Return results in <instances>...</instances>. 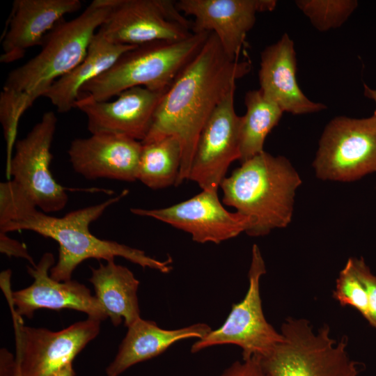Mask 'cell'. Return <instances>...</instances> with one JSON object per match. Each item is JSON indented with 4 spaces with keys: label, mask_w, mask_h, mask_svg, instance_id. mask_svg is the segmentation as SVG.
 Segmentation results:
<instances>
[{
    "label": "cell",
    "mask_w": 376,
    "mask_h": 376,
    "mask_svg": "<svg viewBox=\"0 0 376 376\" xmlns=\"http://www.w3.org/2000/svg\"><path fill=\"white\" fill-rule=\"evenodd\" d=\"M251 70L246 61L230 58L210 33L194 58L163 95L146 139L175 138L181 148V164L175 186L189 180L197 143L209 118L236 81Z\"/></svg>",
    "instance_id": "6da1fadb"
},
{
    "label": "cell",
    "mask_w": 376,
    "mask_h": 376,
    "mask_svg": "<svg viewBox=\"0 0 376 376\" xmlns=\"http://www.w3.org/2000/svg\"><path fill=\"white\" fill-rule=\"evenodd\" d=\"M113 0H94L77 17L63 21L45 38L40 52L10 71L0 95V121L11 152L19 119L59 78L86 56L91 42L109 15Z\"/></svg>",
    "instance_id": "7a4b0ae2"
},
{
    "label": "cell",
    "mask_w": 376,
    "mask_h": 376,
    "mask_svg": "<svg viewBox=\"0 0 376 376\" xmlns=\"http://www.w3.org/2000/svg\"><path fill=\"white\" fill-rule=\"evenodd\" d=\"M128 193L123 190L119 195L100 203L68 212L63 217H52L38 207H33L13 222L0 228V233L31 230L55 240L58 244V258L50 269V276L58 281L71 280L75 268L88 258L114 260L123 257L143 267L162 273L171 270V258L158 260L147 256L143 251L114 241L102 240L91 233L90 224L100 217L111 205L118 202Z\"/></svg>",
    "instance_id": "3957f363"
},
{
    "label": "cell",
    "mask_w": 376,
    "mask_h": 376,
    "mask_svg": "<svg viewBox=\"0 0 376 376\" xmlns=\"http://www.w3.org/2000/svg\"><path fill=\"white\" fill-rule=\"evenodd\" d=\"M301 179L290 161L265 151L242 163L220 187L223 203L252 221L246 233L263 236L288 226Z\"/></svg>",
    "instance_id": "277c9868"
},
{
    "label": "cell",
    "mask_w": 376,
    "mask_h": 376,
    "mask_svg": "<svg viewBox=\"0 0 376 376\" xmlns=\"http://www.w3.org/2000/svg\"><path fill=\"white\" fill-rule=\"evenodd\" d=\"M210 33H194L176 41H155L125 52L105 72L85 84L80 95L108 101L135 86L166 91L194 58Z\"/></svg>",
    "instance_id": "5b68a950"
},
{
    "label": "cell",
    "mask_w": 376,
    "mask_h": 376,
    "mask_svg": "<svg viewBox=\"0 0 376 376\" xmlns=\"http://www.w3.org/2000/svg\"><path fill=\"white\" fill-rule=\"evenodd\" d=\"M281 333L282 340L259 358L272 376H358L347 338L334 339L329 325L315 331L307 320L288 318Z\"/></svg>",
    "instance_id": "8992f818"
},
{
    "label": "cell",
    "mask_w": 376,
    "mask_h": 376,
    "mask_svg": "<svg viewBox=\"0 0 376 376\" xmlns=\"http://www.w3.org/2000/svg\"><path fill=\"white\" fill-rule=\"evenodd\" d=\"M324 180L352 182L376 172V116H337L325 127L313 162Z\"/></svg>",
    "instance_id": "52a82bcc"
},
{
    "label": "cell",
    "mask_w": 376,
    "mask_h": 376,
    "mask_svg": "<svg viewBox=\"0 0 376 376\" xmlns=\"http://www.w3.org/2000/svg\"><path fill=\"white\" fill-rule=\"evenodd\" d=\"M266 273L260 250L253 244L249 270V288L244 299L232 306L224 324L198 339L191 346L195 353L219 345H235L242 350V359L263 357L281 342L283 336L266 320L260 293V280Z\"/></svg>",
    "instance_id": "ba28073f"
},
{
    "label": "cell",
    "mask_w": 376,
    "mask_h": 376,
    "mask_svg": "<svg viewBox=\"0 0 376 376\" xmlns=\"http://www.w3.org/2000/svg\"><path fill=\"white\" fill-rule=\"evenodd\" d=\"M57 124L53 111L45 112L23 139L16 141L9 166L8 180L15 182L45 213L62 210L68 201L66 188L51 173V147Z\"/></svg>",
    "instance_id": "9c48e42d"
},
{
    "label": "cell",
    "mask_w": 376,
    "mask_h": 376,
    "mask_svg": "<svg viewBox=\"0 0 376 376\" xmlns=\"http://www.w3.org/2000/svg\"><path fill=\"white\" fill-rule=\"evenodd\" d=\"M172 0H113L99 31L113 42L139 46L155 41L186 39L194 33Z\"/></svg>",
    "instance_id": "30bf717a"
},
{
    "label": "cell",
    "mask_w": 376,
    "mask_h": 376,
    "mask_svg": "<svg viewBox=\"0 0 376 376\" xmlns=\"http://www.w3.org/2000/svg\"><path fill=\"white\" fill-rule=\"evenodd\" d=\"M16 355L22 376H49L72 363L99 334L101 321L88 318L58 331L24 326L10 305Z\"/></svg>",
    "instance_id": "8fae6325"
},
{
    "label": "cell",
    "mask_w": 376,
    "mask_h": 376,
    "mask_svg": "<svg viewBox=\"0 0 376 376\" xmlns=\"http://www.w3.org/2000/svg\"><path fill=\"white\" fill-rule=\"evenodd\" d=\"M54 264L53 254L44 253L36 265L27 267L28 273L34 279L33 283L14 292L10 285V270L1 273V287L15 313L31 318L39 308H70L100 321L107 319L108 315L100 303L84 284L72 280L58 281L51 277L49 272Z\"/></svg>",
    "instance_id": "7c38bea8"
},
{
    "label": "cell",
    "mask_w": 376,
    "mask_h": 376,
    "mask_svg": "<svg viewBox=\"0 0 376 376\" xmlns=\"http://www.w3.org/2000/svg\"><path fill=\"white\" fill-rule=\"evenodd\" d=\"M235 88L214 109L197 143L189 180L202 190L218 191L230 164L240 159L242 116L235 110Z\"/></svg>",
    "instance_id": "4fadbf2b"
},
{
    "label": "cell",
    "mask_w": 376,
    "mask_h": 376,
    "mask_svg": "<svg viewBox=\"0 0 376 376\" xmlns=\"http://www.w3.org/2000/svg\"><path fill=\"white\" fill-rule=\"evenodd\" d=\"M130 211L188 233L194 242L202 244H219L246 233L252 225L249 217L228 212L220 202L217 191L202 190L187 201L164 208H131Z\"/></svg>",
    "instance_id": "5bb4252c"
},
{
    "label": "cell",
    "mask_w": 376,
    "mask_h": 376,
    "mask_svg": "<svg viewBox=\"0 0 376 376\" xmlns=\"http://www.w3.org/2000/svg\"><path fill=\"white\" fill-rule=\"evenodd\" d=\"M166 91L135 86L123 91L113 101L100 102L80 95L75 109L85 114L91 134H113L142 142Z\"/></svg>",
    "instance_id": "9a60e30c"
},
{
    "label": "cell",
    "mask_w": 376,
    "mask_h": 376,
    "mask_svg": "<svg viewBox=\"0 0 376 376\" xmlns=\"http://www.w3.org/2000/svg\"><path fill=\"white\" fill-rule=\"evenodd\" d=\"M175 4L184 15L194 17L193 33H213L226 54L238 59L257 13L272 11L276 1L180 0Z\"/></svg>",
    "instance_id": "2e32d148"
},
{
    "label": "cell",
    "mask_w": 376,
    "mask_h": 376,
    "mask_svg": "<svg viewBox=\"0 0 376 376\" xmlns=\"http://www.w3.org/2000/svg\"><path fill=\"white\" fill-rule=\"evenodd\" d=\"M142 143L113 134H91L74 139L68 154L74 171L86 179L138 180Z\"/></svg>",
    "instance_id": "e0dca14e"
},
{
    "label": "cell",
    "mask_w": 376,
    "mask_h": 376,
    "mask_svg": "<svg viewBox=\"0 0 376 376\" xmlns=\"http://www.w3.org/2000/svg\"><path fill=\"white\" fill-rule=\"evenodd\" d=\"M81 5L80 0H15L1 37V63L17 61L29 48L42 45L63 17Z\"/></svg>",
    "instance_id": "ac0fdd59"
},
{
    "label": "cell",
    "mask_w": 376,
    "mask_h": 376,
    "mask_svg": "<svg viewBox=\"0 0 376 376\" xmlns=\"http://www.w3.org/2000/svg\"><path fill=\"white\" fill-rule=\"evenodd\" d=\"M296 71L294 42L285 33L260 54L259 89L283 112L302 115L325 109L324 104L313 102L304 94L297 84Z\"/></svg>",
    "instance_id": "d6986e66"
},
{
    "label": "cell",
    "mask_w": 376,
    "mask_h": 376,
    "mask_svg": "<svg viewBox=\"0 0 376 376\" xmlns=\"http://www.w3.org/2000/svg\"><path fill=\"white\" fill-rule=\"evenodd\" d=\"M212 331L205 323L165 329L141 318L127 327L113 361L106 369L107 376H119L130 367L155 357L175 343L191 338H202Z\"/></svg>",
    "instance_id": "ffe728a7"
},
{
    "label": "cell",
    "mask_w": 376,
    "mask_h": 376,
    "mask_svg": "<svg viewBox=\"0 0 376 376\" xmlns=\"http://www.w3.org/2000/svg\"><path fill=\"white\" fill-rule=\"evenodd\" d=\"M136 46L120 45L107 39L98 29L84 58L72 70L56 80L43 97L58 112L75 109L81 88L108 70L125 52Z\"/></svg>",
    "instance_id": "44dd1931"
},
{
    "label": "cell",
    "mask_w": 376,
    "mask_h": 376,
    "mask_svg": "<svg viewBox=\"0 0 376 376\" xmlns=\"http://www.w3.org/2000/svg\"><path fill=\"white\" fill-rule=\"evenodd\" d=\"M91 269L89 281L94 287L95 296L113 325L120 324L124 319L128 327L141 318L137 297L139 281L128 268L112 260Z\"/></svg>",
    "instance_id": "7402d4cb"
},
{
    "label": "cell",
    "mask_w": 376,
    "mask_h": 376,
    "mask_svg": "<svg viewBox=\"0 0 376 376\" xmlns=\"http://www.w3.org/2000/svg\"><path fill=\"white\" fill-rule=\"evenodd\" d=\"M244 104L246 111L242 116L240 127L241 163L264 151L267 136L279 123L283 113L260 89L247 91Z\"/></svg>",
    "instance_id": "603a6c76"
},
{
    "label": "cell",
    "mask_w": 376,
    "mask_h": 376,
    "mask_svg": "<svg viewBox=\"0 0 376 376\" xmlns=\"http://www.w3.org/2000/svg\"><path fill=\"white\" fill-rule=\"evenodd\" d=\"M138 180L152 189L175 185L181 164V148L173 136L141 143Z\"/></svg>",
    "instance_id": "cb8c5ba5"
},
{
    "label": "cell",
    "mask_w": 376,
    "mask_h": 376,
    "mask_svg": "<svg viewBox=\"0 0 376 376\" xmlns=\"http://www.w3.org/2000/svg\"><path fill=\"white\" fill-rule=\"evenodd\" d=\"M297 8L320 31L342 26L356 10V0H297Z\"/></svg>",
    "instance_id": "d4e9b609"
},
{
    "label": "cell",
    "mask_w": 376,
    "mask_h": 376,
    "mask_svg": "<svg viewBox=\"0 0 376 376\" xmlns=\"http://www.w3.org/2000/svg\"><path fill=\"white\" fill-rule=\"evenodd\" d=\"M334 298L342 306H351L368 322L369 306L366 290L348 260L336 279Z\"/></svg>",
    "instance_id": "484cf974"
},
{
    "label": "cell",
    "mask_w": 376,
    "mask_h": 376,
    "mask_svg": "<svg viewBox=\"0 0 376 376\" xmlns=\"http://www.w3.org/2000/svg\"><path fill=\"white\" fill-rule=\"evenodd\" d=\"M349 260L366 290L370 313L368 323L376 329V276L371 272L363 258H350Z\"/></svg>",
    "instance_id": "4316f807"
},
{
    "label": "cell",
    "mask_w": 376,
    "mask_h": 376,
    "mask_svg": "<svg viewBox=\"0 0 376 376\" xmlns=\"http://www.w3.org/2000/svg\"><path fill=\"white\" fill-rule=\"evenodd\" d=\"M219 376H272L263 366L258 357L237 361Z\"/></svg>",
    "instance_id": "83f0119b"
},
{
    "label": "cell",
    "mask_w": 376,
    "mask_h": 376,
    "mask_svg": "<svg viewBox=\"0 0 376 376\" xmlns=\"http://www.w3.org/2000/svg\"><path fill=\"white\" fill-rule=\"evenodd\" d=\"M0 250L8 256L25 258L31 263L32 266L36 265L24 244L10 238L7 233H0Z\"/></svg>",
    "instance_id": "f1b7e54d"
},
{
    "label": "cell",
    "mask_w": 376,
    "mask_h": 376,
    "mask_svg": "<svg viewBox=\"0 0 376 376\" xmlns=\"http://www.w3.org/2000/svg\"><path fill=\"white\" fill-rule=\"evenodd\" d=\"M0 376H22L15 357L5 349L1 350Z\"/></svg>",
    "instance_id": "f546056e"
},
{
    "label": "cell",
    "mask_w": 376,
    "mask_h": 376,
    "mask_svg": "<svg viewBox=\"0 0 376 376\" xmlns=\"http://www.w3.org/2000/svg\"><path fill=\"white\" fill-rule=\"evenodd\" d=\"M75 373L72 368V363H68L56 370L49 376H75Z\"/></svg>",
    "instance_id": "4dcf8cb0"
},
{
    "label": "cell",
    "mask_w": 376,
    "mask_h": 376,
    "mask_svg": "<svg viewBox=\"0 0 376 376\" xmlns=\"http://www.w3.org/2000/svg\"><path fill=\"white\" fill-rule=\"evenodd\" d=\"M363 88L364 95L367 98L372 100L375 104V109L373 112V115L376 116V88H372L366 84H363Z\"/></svg>",
    "instance_id": "1f68e13d"
}]
</instances>
